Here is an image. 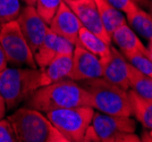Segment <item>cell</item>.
<instances>
[{
	"mask_svg": "<svg viewBox=\"0 0 152 142\" xmlns=\"http://www.w3.org/2000/svg\"><path fill=\"white\" fill-rule=\"evenodd\" d=\"M77 106L91 107V97L82 85L69 78L41 86L27 99V107L45 114L51 110Z\"/></svg>",
	"mask_w": 152,
	"mask_h": 142,
	"instance_id": "1",
	"label": "cell"
},
{
	"mask_svg": "<svg viewBox=\"0 0 152 142\" xmlns=\"http://www.w3.org/2000/svg\"><path fill=\"white\" fill-rule=\"evenodd\" d=\"M7 64H8V60L6 58V55H5V52H4L1 45H0V72L7 68Z\"/></svg>",
	"mask_w": 152,
	"mask_h": 142,
	"instance_id": "27",
	"label": "cell"
},
{
	"mask_svg": "<svg viewBox=\"0 0 152 142\" xmlns=\"http://www.w3.org/2000/svg\"><path fill=\"white\" fill-rule=\"evenodd\" d=\"M1 26H2V24H1V23H0V30H1Z\"/></svg>",
	"mask_w": 152,
	"mask_h": 142,
	"instance_id": "31",
	"label": "cell"
},
{
	"mask_svg": "<svg viewBox=\"0 0 152 142\" xmlns=\"http://www.w3.org/2000/svg\"><path fill=\"white\" fill-rule=\"evenodd\" d=\"M128 84L129 89L139 93L140 96L146 98V99H152V78L148 76L144 73L140 72L137 68L129 64L128 67Z\"/></svg>",
	"mask_w": 152,
	"mask_h": 142,
	"instance_id": "20",
	"label": "cell"
},
{
	"mask_svg": "<svg viewBox=\"0 0 152 142\" xmlns=\"http://www.w3.org/2000/svg\"><path fill=\"white\" fill-rule=\"evenodd\" d=\"M75 45H73L67 39H65L63 37L58 35L57 41V56L60 55H67V56H73V51H74Z\"/></svg>",
	"mask_w": 152,
	"mask_h": 142,
	"instance_id": "25",
	"label": "cell"
},
{
	"mask_svg": "<svg viewBox=\"0 0 152 142\" xmlns=\"http://www.w3.org/2000/svg\"><path fill=\"white\" fill-rule=\"evenodd\" d=\"M95 6L98 9L99 16L101 18V22L107 33L110 35L118 26L123 25L126 23V18L124 17V15L115 8L113 5H110L107 0H94Z\"/></svg>",
	"mask_w": 152,
	"mask_h": 142,
	"instance_id": "17",
	"label": "cell"
},
{
	"mask_svg": "<svg viewBox=\"0 0 152 142\" xmlns=\"http://www.w3.org/2000/svg\"><path fill=\"white\" fill-rule=\"evenodd\" d=\"M76 17L81 22L83 27L99 37L102 41L110 45L111 38L107 33L99 16L94 0H64Z\"/></svg>",
	"mask_w": 152,
	"mask_h": 142,
	"instance_id": "8",
	"label": "cell"
},
{
	"mask_svg": "<svg viewBox=\"0 0 152 142\" xmlns=\"http://www.w3.org/2000/svg\"><path fill=\"white\" fill-rule=\"evenodd\" d=\"M124 13L126 14V23L129 24V27H133L141 37L150 41L152 39L151 14L146 13L134 1Z\"/></svg>",
	"mask_w": 152,
	"mask_h": 142,
	"instance_id": "15",
	"label": "cell"
},
{
	"mask_svg": "<svg viewBox=\"0 0 152 142\" xmlns=\"http://www.w3.org/2000/svg\"><path fill=\"white\" fill-rule=\"evenodd\" d=\"M57 41L58 35L55 32H52L50 29H48L42 43L40 45L38 50L33 53L35 64L39 68L49 65L51 60L57 56Z\"/></svg>",
	"mask_w": 152,
	"mask_h": 142,
	"instance_id": "19",
	"label": "cell"
},
{
	"mask_svg": "<svg viewBox=\"0 0 152 142\" xmlns=\"http://www.w3.org/2000/svg\"><path fill=\"white\" fill-rule=\"evenodd\" d=\"M134 2H136L137 5H143V6L150 7V0H133Z\"/></svg>",
	"mask_w": 152,
	"mask_h": 142,
	"instance_id": "29",
	"label": "cell"
},
{
	"mask_svg": "<svg viewBox=\"0 0 152 142\" xmlns=\"http://www.w3.org/2000/svg\"><path fill=\"white\" fill-rule=\"evenodd\" d=\"M124 57L127 59L129 64L134 66L135 68H137L140 72L152 78V61L150 55L142 51H136L128 53Z\"/></svg>",
	"mask_w": 152,
	"mask_h": 142,
	"instance_id": "21",
	"label": "cell"
},
{
	"mask_svg": "<svg viewBox=\"0 0 152 142\" xmlns=\"http://www.w3.org/2000/svg\"><path fill=\"white\" fill-rule=\"evenodd\" d=\"M22 10L19 0H0V23L16 20Z\"/></svg>",
	"mask_w": 152,
	"mask_h": 142,
	"instance_id": "22",
	"label": "cell"
},
{
	"mask_svg": "<svg viewBox=\"0 0 152 142\" xmlns=\"http://www.w3.org/2000/svg\"><path fill=\"white\" fill-rule=\"evenodd\" d=\"M128 97L131 101L132 116L140 122L143 127L146 130H151L152 127V99L140 96L133 90H127Z\"/></svg>",
	"mask_w": 152,
	"mask_h": 142,
	"instance_id": "16",
	"label": "cell"
},
{
	"mask_svg": "<svg viewBox=\"0 0 152 142\" xmlns=\"http://www.w3.org/2000/svg\"><path fill=\"white\" fill-rule=\"evenodd\" d=\"M18 142H68L41 111L23 107L8 117Z\"/></svg>",
	"mask_w": 152,
	"mask_h": 142,
	"instance_id": "2",
	"label": "cell"
},
{
	"mask_svg": "<svg viewBox=\"0 0 152 142\" xmlns=\"http://www.w3.org/2000/svg\"><path fill=\"white\" fill-rule=\"evenodd\" d=\"M110 5H113L115 8H117L119 12H125L128 6L133 2V0H107Z\"/></svg>",
	"mask_w": 152,
	"mask_h": 142,
	"instance_id": "26",
	"label": "cell"
},
{
	"mask_svg": "<svg viewBox=\"0 0 152 142\" xmlns=\"http://www.w3.org/2000/svg\"><path fill=\"white\" fill-rule=\"evenodd\" d=\"M101 76L100 58L81 45H75L72 56V67L67 78L73 81H85Z\"/></svg>",
	"mask_w": 152,
	"mask_h": 142,
	"instance_id": "10",
	"label": "cell"
},
{
	"mask_svg": "<svg viewBox=\"0 0 152 142\" xmlns=\"http://www.w3.org/2000/svg\"><path fill=\"white\" fill-rule=\"evenodd\" d=\"M102 68V76L104 80L109 81L110 83L116 84L121 86L124 90H129L128 84V67L129 63L116 48L111 47L110 56L100 58Z\"/></svg>",
	"mask_w": 152,
	"mask_h": 142,
	"instance_id": "12",
	"label": "cell"
},
{
	"mask_svg": "<svg viewBox=\"0 0 152 142\" xmlns=\"http://www.w3.org/2000/svg\"><path fill=\"white\" fill-rule=\"evenodd\" d=\"M91 127L98 142H140V136L134 134L136 123L131 116H113L94 113Z\"/></svg>",
	"mask_w": 152,
	"mask_h": 142,
	"instance_id": "6",
	"label": "cell"
},
{
	"mask_svg": "<svg viewBox=\"0 0 152 142\" xmlns=\"http://www.w3.org/2000/svg\"><path fill=\"white\" fill-rule=\"evenodd\" d=\"M61 0H35L34 8L47 25H49L55 16Z\"/></svg>",
	"mask_w": 152,
	"mask_h": 142,
	"instance_id": "23",
	"label": "cell"
},
{
	"mask_svg": "<svg viewBox=\"0 0 152 142\" xmlns=\"http://www.w3.org/2000/svg\"><path fill=\"white\" fill-rule=\"evenodd\" d=\"M40 68H5L0 72V94L15 108L40 88Z\"/></svg>",
	"mask_w": 152,
	"mask_h": 142,
	"instance_id": "4",
	"label": "cell"
},
{
	"mask_svg": "<svg viewBox=\"0 0 152 142\" xmlns=\"http://www.w3.org/2000/svg\"><path fill=\"white\" fill-rule=\"evenodd\" d=\"M83 88L91 97V107L113 116H132L128 92L103 78L83 81Z\"/></svg>",
	"mask_w": 152,
	"mask_h": 142,
	"instance_id": "3",
	"label": "cell"
},
{
	"mask_svg": "<svg viewBox=\"0 0 152 142\" xmlns=\"http://www.w3.org/2000/svg\"><path fill=\"white\" fill-rule=\"evenodd\" d=\"M25 1L26 5H28V6H34L35 5V0H24Z\"/></svg>",
	"mask_w": 152,
	"mask_h": 142,
	"instance_id": "30",
	"label": "cell"
},
{
	"mask_svg": "<svg viewBox=\"0 0 152 142\" xmlns=\"http://www.w3.org/2000/svg\"><path fill=\"white\" fill-rule=\"evenodd\" d=\"M93 114L94 109L92 107L77 106L48 111L47 117L68 142H82Z\"/></svg>",
	"mask_w": 152,
	"mask_h": 142,
	"instance_id": "5",
	"label": "cell"
},
{
	"mask_svg": "<svg viewBox=\"0 0 152 142\" xmlns=\"http://www.w3.org/2000/svg\"><path fill=\"white\" fill-rule=\"evenodd\" d=\"M5 113H6V102L2 96L0 94V118H4Z\"/></svg>",
	"mask_w": 152,
	"mask_h": 142,
	"instance_id": "28",
	"label": "cell"
},
{
	"mask_svg": "<svg viewBox=\"0 0 152 142\" xmlns=\"http://www.w3.org/2000/svg\"><path fill=\"white\" fill-rule=\"evenodd\" d=\"M0 45L9 63L37 68L33 52L19 29L17 20L2 24L0 30Z\"/></svg>",
	"mask_w": 152,
	"mask_h": 142,
	"instance_id": "7",
	"label": "cell"
},
{
	"mask_svg": "<svg viewBox=\"0 0 152 142\" xmlns=\"http://www.w3.org/2000/svg\"><path fill=\"white\" fill-rule=\"evenodd\" d=\"M111 40H114L115 43L118 45L123 56L136 51L145 52L151 56V51L143 45V42L140 40L136 33L127 25V23L118 26L115 30L111 34Z\"/></svg>",
	"mask_w": 152,
	"mask_h": 142,
	"instance_id": "13",
	"label": "cell"
},
{
	"mask_svg": "<svg viewBox=\"0 0 152 142\" xmlns=\"http://www.w3.org/2000/svg\"><path fill=\"white\" fill-rule=\"evenodd\" d=\"M75 45H81L88 51L98 56L99 58L108 57L111 53V45L102 41L99 37H96L95 34L90 32L89 30H86L83 26L78 31L77 42Z\"/></svg>",
	"mask_w": 152,
	"mask_h": 142,
	"instance_id": "18",
	"label": "cell"
},
{
	"mask_svg": "<svg viewBox=\"0 0 152 142\" xmlns=\"http://www.w3.org/2000/svg\"><path fill=\"white\" fill-rule=\"evenodd\" d=\"M72 67V56H56L49 65L40 68V88L66 78Z\"/></svg>",
	"mask_w": 152,
	"mask_h": 142,
	"instance_id": "14",
	"label": "cell"
},
{
	"mask_svg": "<svg viewBox=\"0 0 152 142\" xmlns=\"http://www.w3.org/2000/svg\"><path fill=\"white\" fill-rule=\"evenodd\" d=\"M16 20L30 49L34 53L42 43L49 26L40 17L34 6H28V5L22 8Z\"/></svg>",
	"mask_w": 152,
	"mask_h": 142,
	"instance_id": "9",
	"label": "cell"
},
{
	"mask_svg": "<svg viewBox=\"0 0 152 142\" xmlns=\"http://www.w3.org/2000/svg\"><path fill=\"white\" fill-rule=\"evenodd\" d=\"M49 29L59 37L67 39L73 45H76L78 31L82 27L81 22L76 17L68 5L61 0L55 16L49 23Z\"/></svg>",
	"mask_w": 152,
	"mask_h": 142,
	"instance_id": "11",
	"label": "cell"
},
{
	"mask_svg": "<svg viewBox=\"0 0 152 142\" xmlns=\"http://www.w3.org/2000/svg\"><path fill=\"white\" fill-rule=\"evenodd\" d=\"M16 136L13 126L8 119L0 118V142H15Z\"/></svg>",
	"mask_w": 152,
	"mask_h": 142,
	"instance_id": "24",
	"label": "cell"
}]
</instances>
